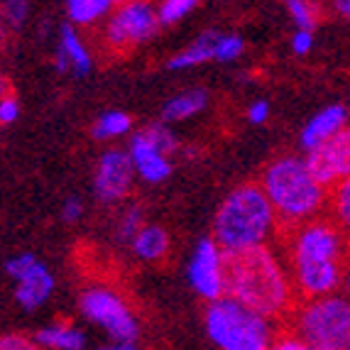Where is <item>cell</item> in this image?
Listing matches in <instances>:
<instances>
[{"label": "cell", "instance_id": "cell-7", "mask_svg": "<svg viewBox=\"0 0 350 350\" xmlns=\"http://www.w3.org/2000/svg\"><path fill=\"white\" fill-rule=\"evenodd\" d=\"M159 10L152 0H130L120 3L108 15L103 27V44L108 54L123 57L142 47L159 32Z\"/></svg>", "mask_w": 350, "mask_h": 350}, {"label": "cell", "instance_id": "cell-5", "mask_svg": "<svg viewBox=\"0 0 350 350\" xmlns=\"http://www.w3.org/2000/svg\"><path fill=\"white\" fill-rule=\"evenodd\" d=\"M284 326L286 333L297 336L311 350H348L350 297L338 292L319 299H301Z\"/></svg>", "mask_w": 350, "mask_h": 350}, {"label": "cell", "instance_id": "cell-28", "mask_svg": "<svg viewBox=\"0 0 350 350\" xmlns=\"http://www.w3.org/2000/svg\"><path fill=\"white\" fill-rule=\"evenodd\" d=\"M147 133L152 135V140L157 142L159 147H162L167 154H174L176 147H179V142H176V137L172 135L170 125H164V123H157V125H147Z\"/></svg>", "mask_w": 350, "mask_h": 350}, {"label": "cell", "instance_id": "cell-39", "mask_svg": "<svg viewBox=\"0 0 350 350\" xmlns=\"http://www.w3.org/2000/svg\"><path fill=\"white\" fill-rule=\"evenodd\" d=\"M348 350H350V348H348Z\"/></svg>", "mask_w": 350, "mask_h": 350}, {"label": "cell", "instance_id": "cell-16", "mask_svg": "<svg viewBox=\"0 0 350 350\" xmlns=\"http://www.w3.org/2000/svg\"><path fill=\"white\" fill-rule=\"evenodd\" d=\"M221 37V32H201L191 44L176 52L174 57L167 59V69L170 71H187V69H196L201 64H208V62H216V42Z\"/></svg>", "mask_w": 350, "mask_h": 350}, {"label": "cell", "instance_id": "cell-11", "mask_svg": "<svg viewBox=\"0 0 350 350\" xmlns=\"http://www.w3.org/2000/svg\"><path fill=\"white\" fill-rule=\"evenodd\" d=\"M135 167L128 150L111 147L98 157L94 174V193L96 199L105 206H116L125 199L133 189Z\"/></svg>", "mask_w": 350, "mask_h": 350}, {"label": "cell", "instance_id": "cell-33", "mask_svg": "<svg viewBox=\"0 0 350 350\" xmlns=\"http://www.w3.org/2000/svg\"><path fill=\"white\" fill-rule=\"evenodd\" d=\"M269 350H311V348L304 340H299L297 336H292V333H282V336H277V340L272 343Z\"/></svg>", "mask_w": 350, "mask_h": 350}, {"label": "cell", "instance_id": "cell-34", "mask_svg": "<svg viewBox=\"0 0 350 350\" xmlns=\"http://www.w3.org/2000/svg\"><path fill=\"white\" fill-rule=\"evenodd\" d=\"M81 216H83V201L76 199V196L66 199L64 206H62V218H64L66 223H76Z\"/></svg>", "mask_w": 350, "mask_h": 350}, {"label": "cell", "instance_id": "cell-1", "mask_svg": "<svg viewBox=\"0 0 350 350\" xmlns=\"http://www.w3.org/2000/svg\"><path fill=\"white\" fill-rule=\"evenodd\" d=\"M284 260L299 301L338 294L350 265V238L333 218H316L286 230Z\"/></svg>", "mask_w": 350, "mask_h": 350}, {"label": "cell", "instance_id": "cell-29", "mask_svg": "<svg viewBox=\"0 0 350 350\" xmlns=\"http://www.w3.org/2000/svg\"><path fill=\"white\" fill-rule=\"evenodd\" d=\"M42 345L35 338H27L23 333H5L0 338V350H40Z\"/></svg>", "mask_w": 350, "mask_h": 350}, {"label": "cell", "instance_id": "cell-10", "mask_svg": "<svg viewBox=\"0 0 350 350\" xmlns=\"http://www.w3.org/2000/svg\"><path fill=\"white\" fill-rule=\"evenodd\" d=\"M189 284L206 301H216L228 294V255L213 238H204L189 262Z\"/></svg>", "mask_w": 350, "mask_h": 350}, {"label": "cell", "instance_id": "cell-18", "mask_svg": "<svg viewBox=\"0 0 350 350\" xmlns=\"http://www.w3.org/2000/svg\"><path fill=\"white\" fill-rule=\"evenodd\" d=\"M37 343L49 350H83L86 336L69 321H52L37 331Z\"/></svg>", "mask_w": 350, "mask_h": 350}, {"label": "cell", "instance_id": "cell-4", "mask_svg": "<svg viewBox=\"0 0 350 350\" xmlns=\"http://www.w3.org/2000/svg\"><path fill=\"white\" fill-rule=\"evenodd\" d=\"M280 230L277 213L260 181L240 184L228 193L213 218V235L226 255L255 250L267 245Z\"/></svg>", "mask_w": 350, "mask_h": 350}, {"label": "cell", "instance_id": "cell-8", "mask_svg": "<svg viewBox=\"0 0 350 350\" xmlns=\"http://www.w3.org/2000/svg\"><path fill=\"white\" fill-rule=\"evenodd\" d=\"M79 309L88 321L100 326L118 343H135L137 333H140L133 309L111 286L94 284L83 289L81 299H79Z\"/></svg>", "mask_w": 350, "mask_h": 350}, {"label": "cell", "instance_id": "cell-14", "mask_svg": "<svg viewBox=\"0 0 350 350\" xmlns=\"http://www.w3.org/2000/svg\"><path fill=\"white\" fill-rule=\"evenodd\" d=\"M348 108L340 103H331L326 108L316 113L309 123L301 128V150L309 154V152L319 150L323 142H328L331 137L340 133L343 128H348Z\"/></svg>", "mask_w": 350, "mask_h": 350}, {"label": "cell", "instance_id": "cell-32", "mask_svg": "<svg viewBox=\"0 0 350 350\" xmlns=\"http://www.w3.org/2000/svg\"><path fill=\"white\" fill-rule=\"evenodd\" d=\"M314 49V32L311 29H297L292 37V52L297 57H304V54H309Z\"/></svg>", "mask_w": 350, "mask_h": 350}, {"label": "cell", "instance_id": "cell-37", "mask_svg": "<svg viewBox=\"0 0 350 350\" xmlns=\"http://www.w3.org/2000/svg\"><path fill=\"white\" fill-rule=\"evenodd\" d=\"M343 294L350 297V265H348V272H345V282H343Z\"/></svg>", "mask_w": 350, "mask_h": 350}, {"label": "cell", "instance_id": "cell-9", "mask_svg": "<svg viewBox=\"0 0 350 350\" xmlns=\"http://www.w3.org/2000/svg\"><path fill=\"white\" fill-rule=\"evenodd\" d=\"M5 272L15 282V301L25 311L40 309L54 292V277L47 265L37 260L32 252L12 255L5 262Z\"/></svg>", "mask_w": 350, "mask_h": 350}, {"label": "cell", "instance_id": "cell-26", "mask_svg": "<svg viewBox=\"0 0 350 350\" xmlns=\"http://www.w3.org/2000/svg\"><path fill=\"white\" fill-rule=\"evenodd\" d=\"M29 15V0H3V23L8 29H20L27 23Z\"/></svg>", "mask_w": 350, "mask_h": 350}, {"label": "cell", "instance_id": "cell-22", "mask_svg": "<svg viewBox=\"0 0 350 350\" xmlns=\"http://www.w3.org/2000/svg\"><path fill=\"white\" fill-rule=\"evenodd\" d=\"M328 211L333 223L350 238V179L340 181L328 191Z\"/></svg>", "mask_w": 350, "mask_h": 350}, {"label": "cell", "instance_id": "cell-3", "mask_svg": "<svg viewBox=\"0 0 350 350\" xmlns=\"http://www.w3.org/2000/svg\"><path fill=\"white\" fill-rule=\"evenodd\" d=\"M260 184L275 208L282 233L321 218L328 206V189L316 179L306 157L282 154L272 159L262 170Z\"/></svg>", "mask_w": 350, "mask_h": 350}, {"label": "cell", "instance_id": "cell-35", "mask_svg": "<svg viewBox=\"0 0 350 350\" xmlns=\"http://www.w3.org/2000/svg\"><path fill=\"white\" fill-rule=\"evenodd\" d=\"M331 3H333V10L338 12L343 20H348L350 23V0H331Z\"/></svg>", "mask_w": 350, "mask_h": 350}, {"label": "cell", "instance_id": "cell-30", "mask_svg": "<svg viewBox=\"0 0 350 350\" xmlns=\"http://www.w3.org/2000/svg\"><path fill=\"white\" fill-rule=\"evenodd\" d=\"M20 116V103L18 96L10 94V91H3V98H0V123L12 125Z\"/></svg>", "mask_w": 350, "mask_h": 350}, {"label": "cell", "instance_id": "cell-21", "mask_svg": "<svg viewBox=\"0 0 350 350\" xmlns=\"http://www.w3.org/2000/svg\"><path fill=\"white\" fill-rule=\"evenodd\" d=\"M130 128H133V118L125 111H105L94 123L91 135L96 140H118V137L128 135Z\"/></svg>", "mask_w": 350, "mask_h": 350}, {"label": "cell", "instance_id": "cell-19", "mask_svg": "<svg viewBox=\"0 0 350 350\" xmlns=\"http://www.w3.org/2000/svg\"><path fill=\"white\" fill-rule=\"evenodd\" d=\"M167 250H170V235L162 226L147 223L137 233V238L133 240V252L142 262H159L167 255Z\"/></svg>", "mask_w": 350, "mask_h": 350}, {"label": "cell", "instance_id": "cell-20", "mask_svg": "<svg viewBox=\"0 0 350 350\" xmlns=\"http://www.w3.org/2000/svg\"><path fill=\"white\" fill-rule=\"evenodd\" d=\"M116 5L118 0H66V12L79 27H94L100 20H108Z\"/></svg>", "mask_w": 350, "mask_h": 350}, {"label": "cell", "instance_id": "cell-27", "mask_svg": "<svg viewBox=\"0 0 350 350\" xmlns=\"http://www.w3.org/2000/svg\"><path fill=\"white\" fill-rule=\"evenodd\" d=\"M245 52V40L240 35H221L216 42V62L228 64V62H235L240 54Z\"/></svg>", "mask_w": 350, "mask_h": 350}, {"label": "cell", "instance_id": "cell-13", "mask_svg": "<svg viewBox=\"0 0 350 350\" xmlns=\"http://www.w3.org/2000/svg\"><path fill=\"white\" fill-rule=\"evenodd\" d=\"M128 154L133 159L135 174L147 184H162L172 174V159L170 154L152 140L147 130L135 133L128 142Z\"/></svg>", "mask_w": 350, "mask_h": 350}, {"label": "cell", "instance_id": "cell-36", "mask_svg": "<svg viewBox=\"0 0 350 350\" xmlns=\"http://www.w3.org/2000/svg\"><path fill=\"white\" fill-rule=\"evenodd\" d=\"M98 350H137V348H135V343H118V340H113L111 345H103Z\"/></svg>", "mask_w": 350, "mask_h": 350}, {"label": "cell", "instance_id": "cell-31", "mask_svg": "<svg viewBox=\"0 0 350 350\" xmlns=\"http://www.w3.org/2000/svg\"><path fill=\"white\" fill-rule=\"evenodd\" d=\"M245 118H247V123L250 125H262L269 120V103L267 100H252L250 105H247V111H245Z\"/></svg>", "mask_w": 350, "mask_h": 350}, {"label": "cell", "instance_id": "cell-25", "mask_svg": "<svg viewBox=\"0 0 350 350\" xmlns=\"http://www.w3.org/2000/svg\"><path fill=\"white\" fill-rule=\"evenodd\" d=\"M145 226L147 223H145V218H142L140 206H128V208L123 211V216L118 218V238L133 245V240L137 238V233H140Z\"/></svg>", "mask_w": 350, "mask_h": 350}, {"label": "cell", "instance_id": "cell-38", "mask_svg": "<svg viewBox=\"0 0 350 350\" xmlns=\"http://www.w3.org/2000/svg\"><path fill=\"white\" fill-rule=\"evenodd\" d=\"M120 3H130V0H118V5H120Z\"/></svg>", "mask_w": 350, "mask_h": 350}, {"label": "cell", "instance_id": "cell-24", "mask_svg": "<svg viewBox=\"0 0 350 350\" xmlns=\"http://www.w3.org/2000/svg\"><path fill=\"white\" fill-rule=\"evenodd\" d=\"M199 3L201 0H159L157 10L162 27H170V25H176L179 20H184Z\"/></svg>", "mask_w": 350, "mask_h": 350}, {"label": "cell", "instance_id": "cell-23", "mask_svg": "<svg viewBox=\"0 0 350 350\" xmlns=\"http://www.w3.org/2000/svg\"><path fill=\"white\" fill-rule=\"evenodd\" d=\"M284 8L289 12L297 29H311L321 23V5L319 0H284Z\"/></svg>", "mask_w": 350, "mask_h": 350}, {"label": "cell", "instance_id": "cell-12", "mask_svg": "<svg viewBox=\"0 0 350 350\" xmlns=\"http://www.w3.org/2000/svg\"><path fill=\"white\" fill-rule=\"evenodd\" d=\"M306 162H309L316 179L321 181L328 191L333 187H338L340 181L350 179V125L340 130L336 137L323 142L319 150L309 152Z\"/></svg>", "mask_w": 350, "mask_h": 350}, {"label": "cell", "instance_id": "cell-17", "mask_svg": "<svg viewBox=\"0 0 350 350\" xmlns=\"http://www.w3.org/2000/svg\"><path fill=\"white\" fill-rule=\"evenodd\" d=\"M208 103V94L204 88H189V91H181L179 96L170 98L162 105V123L172 125V123H184L189 118L199 116L201 111Z\"/></svg>", "mask_w": 350, "mask_h": 350}, {"label": "cell", "instance_id": "cell-15", "mask_svg": "<svg viewBox=\"0 0 350 350\" xmlns=\"http://www.w3.org/2000/svg\"><path fill=\"white\" fill-rule=\"evenodd\" d=\"M54 69L59 74H74L76 79H83L94 69V59H91V52L79 37V32H76V25H64L62 27L59 49L54 54Z\"/></svg>", "mask_w": 350, "mask_h": 350}, {"label": "cell", "instance_id": "cell-6", "mask_svg": "<svg viewBox=\"0 0 350 350\" xmlns=\"http://www.w3.org/2000/svg\"><path fill=\"white\" fill-rule=\"evenodd\" d=\"M206 333L221 350H269L277 340L272 321L230 297L206 306Z\"/></svg>", "mask_w": 350, "mask_h": 350}, {"label": "cell", "instance_id": "cell-2", "mask_svg": "<svg viewBox=\"0 0 350 350\" xmlns=\"http://www.w3.org/2000/svg\"><path fill=\"white\" fill-rule=\"evenodd\" d=\"M272 323H286L297 309L299 294L284 255L262 245L228 255V294Z\"/></svg>", "mask_w": 350, "mask_h": 350}]
</instances>
